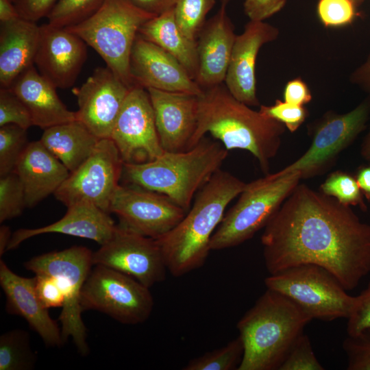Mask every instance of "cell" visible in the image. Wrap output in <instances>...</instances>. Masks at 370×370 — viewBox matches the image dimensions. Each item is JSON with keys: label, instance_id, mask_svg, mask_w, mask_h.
<instances>
[{"label": "cell", "instance_id": "obj_33", "mask_svg": "<svg viewBox=\"0 0 370 370\" xmlns=\"http://www.w3.org/2000/svg\"><path fill=\"white\" fill-rule=\"evenodd\" d=\"M29 143L27 130L15 124L0 127V176L14 172Z\"/></svg>", "mask_w": 370, "mask_h": 370}, {"label": "cell", "instance_id": "obj_53", "mask_svg": "<svg viewBox=\"0 0 370 370\" xmlns=\"http://www.w3.org/2000/svg\"><path fill=\"white\" fill-rule=\"evenodd\" d=\"M366 0H354L355 3H356L358 6L362 4Z\"/></svg>", "mask_w": 370, "mask_h": 370}, {"label": "cell", "instance_id": "obj_24", "mask_svg": "<svg viewBox=\"0 0 370 370\" xmlns=\"http://www.w3.org/2000/svg\"><path fill=\"white\" fill-rule=\"evenodd\" d=\"M14 172L22 182L27 208L54 195L70 174L40 140L29 143Z\"/></svg>", "mask_w": 370, "mask_h": 370}, {"label": "cell", "instance_id": "obj_31", "mask_svg": "<svg viewBox=\"0 0 370 370\" xmlns=\"http://www.w3.org/2000/svg\"><path fill=\"white\" fill-rule=\"evenodd\" d=\"M215 0H177L173 7L177 26L189 39L197 41Z\"/></svg>", "mask_w": 370, "mask_h": 370}, {"label": "cell", "instance_id": "obj_50", "mask_svg": "<svg viewBox=\"0 0 370 370\" xmlns=\"http://www.w3.org/2000/svg\"><path fill=\"white\" fill-rule=\"evenodd\" d=\"M10 227L1 225L0 227V256L7 251L8 245L12 238Z\"/></svg>", "mask_w": 370, "mask_h": 370}, {"label": "cell", "instance_id": "obj_49", "mask_svg": "<svg viewBox=\"0 0 370 370\" xmlns=\"http://www.w3.org/2000/svg\"><path fill=\"white\" fill-rule=\"evenodd\" d=\"M19 16L12 1L0 0V23L8 22Z\"/></svg>", "mask_w": 370, "mask_h": 370}, {"label": "cell", "instance_id": "obj_51", "mask_svg": "<svg viewBox=\"0 0 370 370\" xmlns=\"http://www.w3.org/2000/svg\"><path fill=\"white\" fill-rule=\"evenodd\" d=\"M360 153L370 163V128L361 145Z\"/></svg>", "mask_w": 370, "mask_h": 370}, {"label": "cell", "instance_id": "obj_20", "mask_svg": "<svg viewBox=\"0 0 370 370\" xmlns=\"http://www.w3.org/2000/svg\"><path fill=\"white\" fill-rule=\"evenodd\" d=\"M147 90L164 151L188 150L197 127L198 96L153 88Z\"/></svg>", "mask_w": 370, "mask_h": 370}, {"label": "cell", "instance_id": "obj_35", "mask_svg": "<svg viewBox=\"0 0 370 370\" xmlns=\"http://www.w3.org/2000/svg\"><path fill=\"white\" fill-rule=\"evenodd\" d=\"M25 208L24 188L17 174L0 176V223L18 217Z\"/></svg>", "mask_w": 370, "mask_h": 370}, {"label": "cell", "instance_id": "obj_1", "mask_svg": "<svg viewBox=\"0 0 370 370\" xmlns=\"http://www.w3.org/2000/svg\"><path fill=\"white\" fill-rule=\"evenodd\" d=\"M261 243L269 275L315 264L352 291L370 273V224L305 184L299 183L271 217Z\"/></svg>", "mask_w": 370, "mask_h": 370}, {"label": "cell", "instance_id": "obj_48", "mask_svg": "<svg viewBox=\"0 0 370 370\" xmlns=\"http://www.w3.org/2000/svg\"><path fill=\"white\" fill-rule=\"evenodd\" d=\"M355 177L363 195L370 202V164L358 168Z\"/></svg>", "mask_w": 370, "mask_h": 370}, {"label": "cell", "instance_id": "obj_19", "mask_svg": "<svg viewBox=\"0 0 370 370\" xmlns=\"http://www.w3.org/2000/svg\"><path fill=\"white\" fill-rule=\"evenodd\" d=\"M279 29L264 21L249 20L236 35L225 79L230 92L249 106H258L256 63L261 47L276 40Z\"/></svg>", "mask_w": 370, "mask_h": 370}, {"label": "cell", "instance_id": "obj_6", "mask_svg": "<svg viewBox=\"0 0 370 370\" xmlns=\"http://www.w3.org/2000/svg\"><path fill=\"white\" fill-rule=\"evenodd\" d=\"M129 0H105L92 16L65 27L80 37L130 88L135 86L130 58L141 26L154 17Z\"/></svg>", "mask_w": 370, "mask_h": 370}, {"label": "cell", "instance_id": "obj_32", "mask_svg": "<svg viewBox=\"0 0 370 370\" xmlns=\"http://www.w3.org/2000/svg\"><path fill=\"white\" fill-rule=\"evenodd\" d=\"M105 0H58L47 15L48 24L65 28L86 20L103 4Z\"/></svg>", "mask_w": 370, "mask_h": 370}, {"label": "cell", "instance_id": "obj_9", "mask_svg": "<svg viewBox=\"0 0 370 370\" xmlns=\"http://www.w3.org/2000/svg\"><path fill=\"white\" fill-rule=\"evenodd\" d=\"M92 253L84 246L37 256L24 263L27 270L53 277L64 295V304L58 320L64 342L71 338L79 353L86 356L89 348L86 328L82 319L80 297L83 286L92 268Z\"/></svg>", "mask_w": 370, "mask_h": 370}, {"label": "cell", "instance_id": "obj_30", "mask_svg": "<svg viewBox=\"0 0 370 370\" xmlns=\"http://www.w3.org/2000/svg\"><path fill=\"white\" fill-rule=\"evenodd\" d=\"M244 346L241 338L230 341L225 346L206 352L190 360L184 370H234L238 369L243 358Z\"/></svg>", "mask_w": 370, "mask_h": 370}, {"label": "cell", "instance_id": "obj_8", "mask_svg": "<svg viewBox=\"0 0 370 370\" xmlns=\"http://www.w3.org/2000/svg\"><path fill=\"white\" fill-rule=\"evenodd\" d=\"M267 288L293 301L312 320L348 319L357 304L328 271L311 264L293 267L264 280Z\"/></svg>", "mask_w": 370, "mask_h": 370}, {"label": "cell", "instance_id": "obj_40", "mask_svg": "<svg viewBox=\"0 0 370 370\" xmlns=\"http://www.w3.org/2000/svg\"><path fill=\"white\" fill-rule=\"evenodd\" d=\"M259 111L284 124L291 132H296L309 114L304 106L292 104L280 99H276L272 106H260Z\"/></svg>", "mask_w": 370, "mask_h": 370}, {"label": "cell", "instance_id": "obj_2", "mask_svg": "<svg viewBox=\"0 0 370 370\" xmlns=\"http://www.w3.org/2000/svg\"><path fill=\"white\" fill-rule=\"evenodd\" d=\"M286 129L282 123L236 99L221 84L204 89L198 96L197 127L188 149L209 133L227 151L251 153L267 175Z\"/></svg>", "mask_w": 370, "mask_h": 370}, {"label": "cell", "instance_id": "obj_47", "mask_svg": "<svg viewBox=\"0 0 370 370\" xmlns=\"http://www.w3.org/2000/svg\"><path fill=\"white\" fill-rule=\"evenodd\" d=\"M350 81L360 86L370 98V53L366 61L352 73Z\"/></svg>", "mask_w": 370, "mask_h": 370}, {"label": "cell", "instance_id": "obj_4", "mask_svg": "<svg viewBox=\"0 0 370 370\" xmlns=\"http://www.w3.org/2000/svg\"><path fill=\"white\" fill-rule=\"evenodd\" d=\"M311 320L291 299L267 288L237 323L244 346L238 370H278Z\"/></svg>", "mask_w": 370, "mask_h": 370}, {"label": "cell", "instance_id": "obj_36", "mask_svg": "<svg viewBox=\"0 0 370 370\" xmlns=\"http://www.w3.org/2000/svg\"><path fill=\"white\" fill-rule=\"evenodd\" d=\"M358 7L354 0H318L317 14L325 27H342L354 22Z\"/></svg>", "mask_w": 370, "mask_h": 370}, {"label": "cell", "instance_id": "obj_18", "mask_svg": "<svg viewBox=\"0 0 370 370\" xmlns=\"http://www.w3.org/2000/svg\"><path fill=\"white\" fill-rule=\"evenodd\" d=\"M130 71L135 85L146 89L197 96L203 92L173 56L139 34L131 53Z\"/></svg>", "mask_w": 370, "mask_h": 370}, {"label": "cell", "instance_id": "obj_28", "mask_svg": "<svg viewBox=\"0 0 370 370\" xmlns=\"http://www.w3.org/2000/svg\"><path fill=\"white\" fill-rule=\"evenodd\" d=\"M99 140L75 120L44 130L40 141L71 173L90 156Z\"/></svg>", "mask_w": 370, "mask_h": 370}, {"label": "cell", "instance_id": "obj_29", "mask_svg": "<svg viewBox=\"0 0 370 370\" xmlns=\"http://www.w3.org/2000/svg\"><path fill=\"white\" fill-rule=\"evenodd\" d=\"M36 362L27 332L14 329L1 335L0 370H31Z\"/></svg>", "mask_w": 370, "mask_h": 370}, {"label": "cell", "instance_id": "obj_46", "mask_svg": "<svg viewBox=\"0 0 370 370\" xmlns=\"http://www.w3.org/2000/svg\"><path fill=\"white\" fill-rule=\"evenodd\" d=\"M138 8L154 16L174 7L177 0H129Z\"/></svg>", "mask_w": 370, "mask_h": 370}, {"label": "cell", "instance_id": "obj_16", "mask_svg": "<svg viewBox=\"0 0 370 370\" xmlns=\"http://www.w3.org/2000/svg\"><path fill=\"white\" fill-rule=\"evenodd\" d=\"M131 88L106 67H98L73 90L77 120L99 138H109Z\"/></svg>", "mask_w": 370, "mask_h": 370}, {"label": "cell", "instance_id": "obj_15", "mask_svg": "<svg viewBox=\"0 0 370 370\" xmlns=\"http://www.w3.org/2000/svg\"><path fill=\"white\" fill-rule=\"evenodd\" d=\"M110 138L115 144L123 163L148 162L164 152L146 88L135 86L130 89Z\"/></svg>", "mask_w": 370, "mask_h": 370}, {"label": "cell", "instance_id": "obj_12", "mask_svg": "<svg viewBox=\"0 0 370 370\" xmlns=\"http://www.w3.org/2000/svg\"><path fill=\"white\" fill-rule=\"evenodd\" d=\"M123 161L111 138H101L90 156L56 191L66 207L90 203L109 212L112 196L122 177Z\"/></svg>", "mask_w": 370, "mask_h": 370}, {"label": "cell", "instance_id": "obj_11", "mask_svg": "<svg viewBox=\"0 0 370 370\" xmlns=\"http://www.w3.org/2000/svg\"><path fill=\"white\" fill-rule=\"evenodd\" d=\"M94 266L82 290V311L97 310L126 325L147 321L154 305L150 288L113 269Z\"/></svg>", "mask_w": 370, "mask_h": 370}, {"label": "cell", "instance_id": "obj_27", "mask_svg": "<svg viewBox=\"0 0 370 370\" xmlns=\"http://www.w3.org/2000/svg\"><path fill=\"white\" fill-rule=\"evenodd\" d=\"M138 34L173 56L195 79L199 65L197 42L187 38L180 30L173 8L145 22Z\"/></svg>", "mask_w": 370, "mask_h": 370}, {"label": "cell", "instance_id": "obj_23", "mask_svg": "<svg viewBox=\"0 0 370 370\" xmlns=\"http://www.w3.org/2000/svg\"><path fill=\"white\" fill-rule=\"evenodd\" d=\"M116 226L108 212L90 203H78L67 207L64 216L56 222L38 228L15 231L7 251L18 247L28 238L49 233L87 238L101 245L111 238Z\"/></svg>", "mask_w": 370, "mask_h": 370}, {"label": "cell", "instance_id": "obj_7", "mask_svg": "<svg viewBox=\"0 0 370 370\" xmlns=\"http://www.w3.org/2000/svg\"><path fill=\"white\" fill-rule=\"evenodd\" d=\"M301 180L297 173L272 179L267 175L249 183L224 214L210 240V249L236 247L264 227Z\"/></svg>", "mask_w": 370, "mask_h": 370}, {"label": "cell", "instance_id": "obj_52", "mask_svg": "<svg viewBox=\"0 0 370 370\" xmlns=\"http://www.w3.org/2000/svg\"><path fill=\"white\" fill-rule=\"evenodd\" d=\"M232 0H221V7L225 8Z\"/></svg>", "mask_w": 370, "mask_h": 370}, {"label": "cell", "instance_id": "obj_42", "mask_svg": "<svg viewBox=\"0 0 370 370\" xmlns=\"http://www.w3.org/2000/svg\"><path fill=\"white\" fill-rule=\"evenodd\" d=\"M347 323V335H356L370 328V282L357 295V304Z\"/></svg>", "mask_w": 370, "mask_h": 370}, {"label": "cell", "instance_id": "obj_3", "mask_svg": "<svg viewBox=\"0 0 370 370\" xmlns=\"http://www.w3.org/2000/svg\"><path fill=\"white\" fill-rule=\"evenodd\" d=\"M245 185L234 175L219 169L197 193L183 219L156 239L172 275L180 277L204 265L211 251V238L228 204Z\"/></svg>", "mask_w": 370, "mask_h": 370}, {"label": "cell", "instance_id": "obj_13", "mask_svg": "<svg viewBox=\"0 0 370 370\" xmlns=\"http://www.w3.org/2000/svg\"><path fill=\"white\" fill-rule=\"evenodd\" d=\"M92 263L130 275L148 288L164 281L168 271L156 239L120 224L111 238L92 253Z\"/></svg>", "mask_w": 370, "mask_h": 370}, {"label": "cell", "instance_id": "obj_25", "mask_svg": "<svg viewBox=\"0 0 370 370\" xmlns=\"http://www.w3.org/2000/svg\"><path fill=\"white\" fill-rule=\"evenodd\" d=\"M10 88L27 108L34 125L45 130L77 120L59 98L56 88L33 65L20 74Z\"/></svg>", "mask_w": 370, "mask_h": 370}, {"label": "cell", "instance_id": "obj_38", "mask_svg": "<svg viewBox=\"0 0 370 370\" xmlns=\"http://www.w3.org/2000/svg\"><path fill=\"white\" fill-rule=\"evenodd\" d=\"M15 124L25 130L32 125V116L23 101L10 88H0V127Z\"/></svg>", "mask_w": 370, "mask_h": 370}, {"label": "cell", "instance_id": "obj_5", "mask_svg": "<svg viewBox=\"0 0 370 370\" xmlns=\"http://www.w3.org/2000/svg\"><path fill=\"white\" fill-rule=\"evenodd\" d=\"M227 155L219 141L204 136L186 151H164L145 163H123L122 177L130 185L168 196L187 212L197 193L221 169Z\"/></svg>", "mask_w": 370, "mask_h": 370}, {"label": "cell", "instance_id": "obj_54", "mask_svg": "<svg viewBox=\"0 0 370 370\" xmlns=\"http://www.w3.org/2000/svg\"><path fill=\"white\" fill-rule=\"evenodd\" d=\"M10 1H12L13 0H10Z\"/></svg>", "mask_w": 370, "mask_h": 370}, {"label": "cell", "instance_id": "obj_26", "mask_svg": "<svg viewBox=\"0 0 370 370\" xmlns=\"http://www.w3.org/2000/svg\"><path fill=\"white\" fill-rule=\"evenodd\" d=\"M40 34L36 22L21 16L0 23V84L10 88L17 77L33 66Z\"/></svg>", "mask_w": 370, "mask_h": 370}, {"label": "cell", "instance_id": "obj_17", "mask_svg": "<svg viewBox=\"0 0 370 370\" xmlns=\"http://www.w3.org/2000/svg\"><path fill=\"white\" fill-rule=\"evenodd\" d=\"M86 43L66 28L40 25L34 64L56 88H67L75 82L86 60Z\"/></svg>", "mask_w": 370, "mask_h": 370}, {"label": "cell", "instance_id": "obj_43", "mask_svg": "<svg viewBox=\"0 0 370 370\" xmlns=\"http://www.w3.org/2000/svg\"><path fill=\"white\" fill-rule=\"evenodd\" d=\"M287 0H245V15L251 21H264L280 12Z\"/></svg>", "mask_w": 370, "mask_h": 370}, {"label": "cell", "instance_id": "obj_34", "mask_svg": "<svg viewBox=\"0 0 370 370\" xmlns=\"http://www.w3.org/2000/svg\"><path fill=\"white\" fill-rule=\"evenodd\" d=\"M320 191L347 206H359L363 211L367 207L355 176L342 171L331 173L320 186Z\"/></svg>", "mask_w": 370, "mask_h": 370}, {"label": "cell", "instance_id": "obj_22", "mask_svg": "<svg viewBox=\"0 0 370 370\" xmlns=\"http://www.w3.org/2000/svg\"><path fill=\"white\" fill-rule=\"evenodd\" d=\"M236 37L225 8L206 21L197 40L199 65L195 79L202 90L225 82Z\"/></svg>", "mask_w": 370, "mask_h": 370}, {"label": "cell", "instance_id": "obj_39", "mask_svg": "<svg viewBox=\"0 0 370 370\" xmlns=\"http://www.w3.org/2000/svg\"><path fill=\"white\" fill-rule=\"evenodd\" d=\"M347 370H370V328L358 334L347 335L343 343Z\"/></svg>", "mask_w": 370, "mask_h": 370}, {"label": "cell", "instance_id": "obj_41", "mask_svg": "<svg viewBox=\"0 0 370 370\" xmlns=\"http://www.w3.org/2000/svg\"><path fill=\"white\" fill-rule=\"evenodd\" d=\"M34 277L36 291L42 305L47 309L62 308L65 297L58 281L46 274H36Z\"/></svg>", "mask_w": 370, "mask_h": 370}, {"label": "cell", "instance_id": "obj_45", "mask_svg": "<svg viewBox=\"0 0 370 370\" xmlns=\"http://www.w3.org/2000/svg\"><path fill=\"white\" fill-rule=\"evenodd\" d=\"M283 97L284 101L298 106H304L312 99L310 88L301 77L294 78L286 84Z\"/></svg>", "mask_w": 370, "mask_h": 370}, {"label": "cell", "instance_id": "obj_44", "mask_svg": "<svg viewBox=\"0 0 370 370\" xmlns=\"http://www.w3.org/2000/svg\"><path fill=\"white\" fill-rule=\"evenodd\" d=\"M58 0H13L21 17L36 22L47 17Z\"/></svg>", "mask_w": 370, "mask_h": 370}, {"label": "cell", "instance_id": "obj_10", "mask_svg": "<svg viewBox=\"0 0 370 370\" xmlns=\"http://www.w3.org/2000/svg\"><path fill=\"white\" fill-rule=\"evenodd\" d=\"M369 114V97L347 113L325 112L310 125L312 141L308 149L295 162L268 176L275 179L297 173L301 180L323 173L365 129Z\"/></svg>", "mask_w": 370, "mask_h": 370}, {"label": "cell", "instance_id": "obj_21", "mask_svg": "<svg viewBox=\"0 0 370 370\" xmlns=\"http://www.w3.org/2000/svg\"><path fill=\"white\" fill-rule=\"evenodd\" d=\"M0 285L6 297L8 313L25 319L47 346L60 347L64 343L61 328L51 319L49 309L38 297L35 277L29 278L17 275L1 259Z\"/></svg>", "mask_w": 370, "mask_h": 370}, {"label": "cell", "instance_id": "obj_37", "mask_svg": "<svg viewBox=\"0 0 370 370\" xmlns=\"http://www.w3.org/2000/svg\"><path fill=\"white\" fill-rule=\"evenodd\" d=\"M308 336L302 333L293 344L278 370H323Z\"/></svg>", "mask_w": 370, "mask_h": 370}, {"label": "cell", "instance_id": "obj_14", "mask_svg": "<svg viewBox=\"0 0 370 370\" xmlns=\"http://www.w3.org/2000/svg\"><path fill=\"white\" fill-rule=\"evenodd\" d=\"M109 212L120 225L153 239L171 230L186 213L168 196L130 184L118 186Z\"/></svg>", "mask_w": 370, "mask_h": 370}]
</instances>
